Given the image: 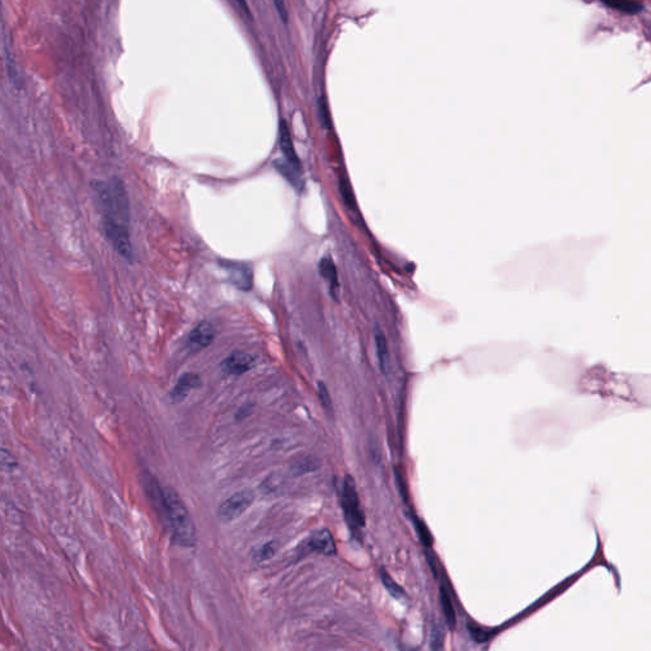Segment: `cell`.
<instances>
[{
    "label": "cell",
    "mask_w": 651,
    "mask_h": 651,
    "mask_svg": "<svg viewBox=\"0 0 651 651\" xmlns=\"http://www.w3.org/2000/svg\"><path fill=\"white\" fill-rule=\"evenodd\" d=\"M98 207L102 213V224L109 242L126 260L133 258L130 241V209L124 183L117 178L93 182Z\"/></svg>",
    "instance_id": "cell-1"
},
{
    "label": "cell",
    "mask_w": 651,
    "mask_h": 651,
    "mask_svg": "<svg viewBox=\"0 0 651 651\" xmlns=\"http://www.w3.org/2000/svg\"><path fill=\"white\" fill-rule=\"evenodd\" d=\"M146 490L173 543L181 547H195V523L180 495L152 476L146 478Z\"/></svg>",
    "instance_id": "cell-2"
},
{
    "label": "cell",
    "mask_w": 651,
    "mask_h": 651,
    "mask_svg": "<svg viewBox=\"0 0 651 651\" xmlns=\"http://www.w3.org/2000/svg\"><path fill=\"white\" fill-rule=\"evenodd\" d=\"M255 501V493L251 490H242L233 493L218 508V517L224 523H231L241 517Z\"/></svg>",
    "instance_id": "cell-3"
},
{
    "label": "cell",
    "mask_w": 651,
    "mask_h": 651,
    "mask_svg": "<svg viewBox=\"0 0 651 651\" xmlns=\"http://www.w3.org/2000/svg\"><path fill=\"white\" fill-rule=\"evenodd\" d=\"M220 266L224 268L228 279L233 286L242 292H250L253 286V273L252 268L242 262L220 261Z\"/></svg>",
    "instance_id": "cell-4"
},
{
    "label": "cell",
    "mask_w": 651,
    "mask_h": 651,
    "mask_svg": "<svg viewBox=\"0 0 651 651\" xmlns=\"http://www.w3.org/2000/svg\"><path fill=\"white\" fill-rule=\"evenodd\" d=\"M342 495H344V508H345L347 519L355 527H363L366 523V520H364L366 518H364V513H363V509L360 505L359 496L356 493V488H355L354 481L350 477H346V480L344 482Z\"/></svg>",
    "instance_id": "cell-5"
},
{
    "label": "cell",
    "mask_w": 651,
    "mask_h": 651,
    "mask_svg": "<svg viewBox=\"0 0 651 651\" xmlns=\"http://www.w3.org/2000/svg\"><path fill=\"white\" fill-rule=\"evenodd\" d=\"M256 364V356L244 351H234L221 361V371L226 376H242Z\"/></svg>",
    "instance_id": "cell-6"
},
{
    "label": "cell",
    "mask_w": 651,
    "mask_h": 651,
    "mask_svg": "<svg viewBox=\"0 0 651 651\" xmlns=\"http://www.w3.org/2000/svg\"><path fill=\"white\" fill-rule=\"evenodd\" d=\"M217 336V329L213 323L202 321L190 332L187 337V346L191 351H200L209 346Z\"/></svg>",
    "instance_id": "cell-7"
},
{
    "label": "cell",
    "mask_w": 651,
    "mask_h": 651,
    "mask_svg": "<svg viewBox=\"0 0 651 651\" xmlns=\"http://www.w3.org/2000/svg\"><path fill=\"white\" fill-rule=\"evenodd\" d=\"M201 379L195 373H185L181 378L177 381L176 385L173 390H170V401L173 403H180L182 402L186 397L189 396L191 390L200 388Z\"/></svg>",
    "instance_id": "cell-8"
},
{
    "label": "cell",
    "mask_w": 651,
    "mask_h": 651,
    "mask_svg": "<svg viewBox=\"0 0 651 651\" xmlns=\"http://www.w3.org/2000/svg\"><path fill=\"white\" fill-rule=\"evenodd\" d=\"M307 543L311 551H316L319 554H334L336 552L334 537L327 530H318L313 532Z\"/></svg>",
    "instance_id": "cell-9"
},
{
    "label": "cell",
    "mask_w": 651,
    "mask_h": 651,
    "mask_svg": "<svg viewBox=\"0 0 651 651\" xmlns=\"http://www.w3.org/2000/svg\"><path fill=\"white\" fill-rule=\"evenodd\" d=\"M279 144H280L281 152L285 155L288 165L292 167L294 170H298L300 167L298 155L292 146V136H290L288 124L284 120H281L280 126H279Z\"/></svg>",
    "instance_id": "cell-10"
},
{
    "label": "cell",
    "mask_w": 651,
    "mask_h": 651,
    "mask_svg": "<svg viewBox=\"0 0 651 651\" xmlns=\"http://www.w3.org/2000/svg\"><path fill=\"white\" fill-rule=\"evenodd\" d=\"M319 273L322 275L323 279L329 283L331 292L335 294L339 289V276H337V270H336L332 258L323 257L319 262Z\"/></svg>",
    "instance_id": "cell-11"
},
{
    "label": "cell",
    "mask_w": 651,
    "mask_h": 651,
    "mask_svg": "<svg viewBox=\"0 0 651 651\" xmlns=\"http://www.w3.org/2000/svg\"><path fill=\"white\" fill-rule=\"evenodd\" d=\"M376 347H377L378 361H379L381 371H383L384 374H387L390 371V353H388L387 340L382 334V331L379 329L376 331Z\"/></svg>",
    "instance_id": "cell-12"
},
{
    "label": "cell",
    "mask_w": 651,
    "mask_h": 651,
    "mask_svg": "<svg viewBox=\"0 0 651 651\" xmlns=\"http://www.w3.org/2000/svg\"><path fill=\"white\" fill-rule=\"evenodd\" d=\"M601 1L612 9H616L618 12L627 13V14H636V13L641 12L642 9V6L633 0H601Z\"/></svg>",
    "instance_id": "cell-13"
},
{
    "label": "cell",
    "mask_w": 651,
    "mask_h": 651,
    "mask_svg": "<svg viewBox=\"0 0 651 651\" xmlns=\"http://www.w3.org/2000/svg\"><path fill=\"white\" fill-rule=\"evenodd\" d=\"M440 602H442V608H443V613H444L447 623H448V626L453 628L456 625V613H454V607H453L451 596L447 593L444 588L440 589Z\"/></svg>",
    "instance_id": "cell-14"
},
{
    "label": "cell",
    "mask_w": 651,
    "mask_h": 651,
    "mask_svg": "<svg viewBox=\"0 0 651 651\" xmlns=\"http://www.w3.org/2000/svg\"><path fill=\"white\" fill-rule=\"evenodd\" d=\"M276 549H278V545L275 542H268V543L262 545L261 547L256 549L253 559L256 561H258V562L270 560L276 554Z\"/></svg>",
    "instance_id": "cell-15"
},
{
    "label": "cell",
    "mask_w": 651,
    "mask_h": 651,
    "mask_svg": "<svg viewBox=\"0 0 651 651\" xmlns=\"http://www.w3.org/2000/svg\"><path fill=\"white\" fill-rule=\"evenodd\" d=\"M381 578H382L384 586L387 588V591H390L392 596H396V598H401V596H405V591H403L401 586L397 584L393 579L390 578V574L385 571L384 569L381 570Z\"/></svg>",
    "instance_id": "cell-16"
},
{
    "label": "cell",
    "mask_w": 651,
    "mask_h": 651,
    "mask_svg": "<svg viewBox=\"0 0 651 651\" xmlns=\"http://www.w3.org/2000/svg\"><path fill=\"white\" fill-rule=\"evenodd\" d=\"M318 466H319V463L317 462L314 458H303L298 463L294 464L292 471L297 475H305V474H308L312 471H316L318 469Z\"/></svg>",
    "instance_id": "cell-17"
},
{
    "label": "cell",
    "mask_w": 651,
    "mask_h": 651,
    "mask_svg": "<svg viewBox=\"0 0 651 651\" xmlns=\"http://www.w3.org/2000/svg\"><path fill=\"white\" fill-rule=\"evenodd\" d=\"M414 524L416 532H417V535L420 537V541L425 545L426 547H432V536H430V532L426 528L425 524L420 522V520H417L416 518L414 519Z\"/></svg>",
    "instance_id": "cell-18"
},
{
    "label": "cell",
    "mask_w": 651,
    "mask_h": 651,
    "mask_svg": "<svg viewBox=\"0 0 651 651\" xmlns=\"http://www.w3.org/2000/svg\"><path fill=\"white\" fill-rule=\"evenodd\" d=\"M340 192L342 199L349 207H355V200H354L353 191L350 189V185L342 178L340 180Z\"/></svg>",
    "instance_id": "cell-19"
},
{
    "label": "cell",
    "mask_w": 651,
    "mask_h": 651,
    "mask_svg": "<svg viewBox=\"0 0 651 651\" xmlns=\"http://www.w3.org/2000/svg\"><path fill=\"white\" fill-rule=\"evenodd\" d=\"M318 395H319V401L322 403L323 408H324L326 411H329V408H332V402H331V398H329L327 387H326L322 382L318 383Z\"/></svg>",
    "instance_id": "cell-20"
},
{
    "label": "cell",
    "mask_w": 651,
    "mask_h": 651,
    "mask_svg": "<svg viewBox=\"0 0 651 651\" xmlns=\"http://www.w3.org/2000/svg\"><path fill=\"white\" fill-rule=\"evenodd\" d=\"M469 631L471 633V636L477 642H485L488 639V636H490V633L485 631V630H482L480 627L476 626V625H469Z\"/></svg>",
    "instance_id": "cell-21"
},
{
    "label": "cell",
    "mask_w": 651,
    "mask_h": 651,
    "mask_svg": "<svg viewBox=\"0 0 651 651\" xmlns=\"http://www.w3.org/2000/svg\"><path fill=\"white\" fill-rule=\"evenodd\" d=\"M442 641H443V633L440 631L439 627H434L432 635V649H440L442 647Z\"/></svg>",
    "instance_id": "cell-22"
},
{
    "label": "cell",
    "mask_w": 651,
    "mask_h": 651,
    "mask_svg": "<svg viewBox=\"0 0 651 651\" xmlns=\"http://www.w3.org/2000/svg\"><path fill=\"white\" fill-rule=\"evenodd\" d=\"M250 414L251 407H248V406H242V407L238 410L237 414H236V420H242V419H244L246 416H248Z\"/></svg>",
    "instance_id": "cell-23"
},
{
    "label": "cell",
    "mask_w": 651,
    "mask_h": 651,
    "mask_svg": "<svg viewBox=\"0 0 651 651\" xmlns=\"http://www.w3.org/2000/svg\"><path fill=\"white\" fill-rule=\"evenodd\" d=\"M275 6L278 8V11L280 13L281 18L284 22H286V11H285V4H284V0H274Z\"/></svg>",
    "instance_id": "cell-24"
},
{
    "label": "cell",
    "mask_w": 651,
    "mask_h": 651,
    "mask_svg": "<svg viewBox=\"0 0 651 651\" xmlns=\"http://www.w3.org/2000/svg\"><path fill=\"white\" fill-rule=\"evenodd\" d=\"M237 1L239 3V6H242L244 11L248 13V6H247V4H246V1H244V0H237Z\"/></svg>",
    "instance_id": "cell-25"
}]
</instances>
